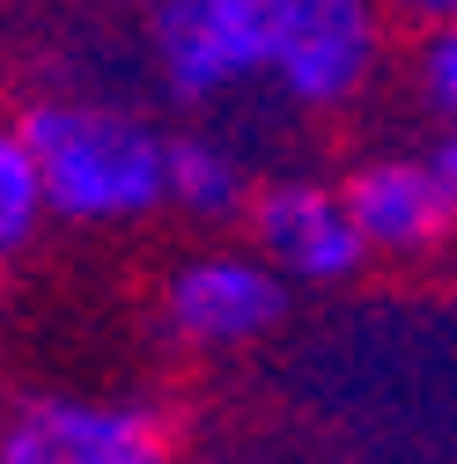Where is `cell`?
<instances>
[{"label":"cell","instance_id":"cell-10","mask_svg":"<svg viewBox=\"0 0 457 464\" xmlns=\"http://www.w3.org/2000/svg\"><path fill=\"white\" fill-rule=\"evenodd\" d=\"M421 96H428L442 119L457 126V23L421 37Z\"/></svg>","mask_w":457,"mask_h":464},{"label":"cell","instance_id":"cell-11","mask_svg":"<svg viewBox=\"0 0 457 464\" xmlns=\"http://www.w3.org/2000/svg\"><path fill=\"white\" fill-rule=\"evenodd\" d=\"M391 15H406V23H421V30H450L457 23V0H384Z\"/></svg>","mask_w":457,"mask_h":464},{"label":"cell","instance_id":"cell-9","mask_svg":"<svg viewBox=\"0 0 457 464\" xmlns=\"http://www.w3.org/2000/svg\"><path fill=\"white\" fill-rule=\"evenodd\" d=\"M44 214H52V192H44V169H37L30 133L23 126H0V258L23 251Z\"/></svg>","mask_w":457,"mask_h":464},{"label":"cell","instance_id":"cell-1","mask_svg":"<svg viewBox=\"0 0 457 464\" xmlns=\"http://www.w3.org/2000/svg\"><path fill=\"white\" fill-rule=\"evenodd\" d=\"M23 133L37 148L52 214L67 221H141L170 199V140L133 111L52 96L23 111Z\"/></svg>","mask_w":457,"mask_h":464},{"label":"cell","instance_id":"cell-7","mask_svg":"<svg viewBox=\"0 0 457 464\" xmlns=\"http://www.w3.org/2000/svg\"><path fill=\"white\" fill-rule=\"evenodd\" d=\"M347 207L362 221V237L369 251H391V258H406V251H435L457 237V199L442 192L435 178V162H406V155H384V162H362L355 178H347Z\"/></svg>","mask_w":457,"mask_h":464},{"label":"cell","instance_id":"cell-6","mask_svg":"<svg viewBox=\"0 0 457 464\" xmlns=\"http://www.w3.org/2000/svg\"><path fill=\"white\" fill-rule=\"evenodd\" d=\"M280 303H288V287L266 258H192L162 280V317L178 339L192 346H244L258 332H273Z\"/></svg>","mask_w":457,"mask_h":464},{"label":"cell","instance_id":"cell-8","mask_svg":"<svg viewBox=\"0 0 457 464\" xmlns=\"http://www.w3.org/2000/svg\"><path fill=\"white\" fill-rule=\"evenodd\" d=\"M258 192L244 185V162L214 148V140H170V207H185L192 221H228L237 207H251Z\"/></svg>","mask_w":457,"mask_h":464},{"label":"cell","instance_id":"cell-2","mask_svg":"<svg viewBox=\"0 0 457 464\" xmlns=\"http://www.w3.org/2000/svg\"><path fill=\"white\" fill-rule=\"evenodd\" d=\"M258 23L266 82L303 103L339 111L369 89L376 52H384V0H244Z\"/></svg>","mask_w":457,"mask_h":464},{"label":"cell","instance_id":"cell-4","mask_svg":"<svg viewBox=\"0 0 457 464\" xmlns=\"http://www.w3.org/2000/svg\"><path fill=\"white\" fill-rule=\"evenodd\" d=\"M148 44H155V74L185 103L266 82L258 23H251L244 0H155L148 8Z\"/></svg>","mask_w":457,"mask_h":464},{"label":"cell","instance_id":"cell-13","mask_svg":"<svg viewBox=\"0 0 457 464\" xmlns=\"http://www.w3.org/2000/svg\"><path fill=\"white\" fill-rule=\"evenodd\" d=\"M148 8H155V0H148Z\"/></svg>","mask_w":457,"mask_h":464},{"label":"cell","instance_id":"cell-12","mask_svg":"<svg viewBox=\"0 0 457 464\" xmlns=\"http://www.w3.org/2000/svg\"><path fill=\"white\" fill-rule=\"evenodd\" d=\"M428 162H435V178H442V192H450V199H457V126H450V133H442V148H435V155H428Z\"/></svg>","mask_w":457,"mask_h":464},{"label":"cell","instance_id":"cell-5","mask_svg":"<svg viewBox=\"0 0 457 464\" xmlns=\"http://www.w3.org/2000/svg\"><path fill=\"white\" fill-rule=\"evenodd\" d=\"M251 237L280 280H347L369 258V237L347 207V185L280 178L251 199Z\"/></svg>","mask_w":457,"mask_h":464},{"label":"cell","instance_id":"cell-3","mask_svg":"<svg viewBox=\"0 0 457 464\" xmlns=\"http://www.w3.org/2000/svg\"><path fill=\"white\" fill-rule=\"evenodd\" d=\"M170 420L126 398H37L0 428V464H162Z\"/></svg>","mask_w":457,"mask_h":464}]
</instances>
